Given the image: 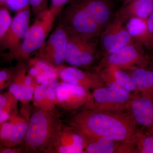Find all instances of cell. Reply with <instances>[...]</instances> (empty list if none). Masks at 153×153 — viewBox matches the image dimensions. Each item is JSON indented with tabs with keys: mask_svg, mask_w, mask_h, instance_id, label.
I'll list each match as a JSON object with an SVG mask.
<instances>
[{
	"mask_svg": "<svg viewBox=\"0 0 153 153\" xmlns=\"http://www.w3.org/2000/svg\"><path fill=\"white\" fill-rule=\"evenodd\" d=\"M70 126L83 137L110 138L120 142L134 141L137 125L124 111L85 109L74 115Z\"/></svg>",
	"mask_w": 153,
	"mask_h": 153,
	"instance_id": "cell-1",
	"label": "cell"
},
{
	"mask_svg": "<svg viewBox=\"0 0 153 153\" xmlns=\"http://www.w3.org/2000/svg\"><path fill=\"white\" fill-rule=\"evenodd\" d=\"M61 126L54 112L38 108L29 120L23 141L25 149L33 152L48 153Z\"/></svg>",
	"mask_w": 153,
	"mask_h": 153,
	"instance_id": "cell-2",
	"label": "cell"
},
{
	"mask_svg": "<svg viewBox=\"0 0 153 153\" xmlns=\"http://www.w3.org/2000/svg\"><path fill=\"white\" fill-rule=\"evenodd\" d=\"M56 16L50 9L39 14L18 49L3 55L5 61L27 60L33 52L41 49L53 27Z\"/></svg>",
	"mask_w": 153,
	"mask_h": 153,
	"instance_id": "cell-3",
	"label": "cell"
},
{
	"mask_svg": "<svg viewBox=\"0 0 153 153\" xmlns=\"http://www.w3.org/2000/svg\"><path fill=\"white\" fill-rule=\"evenodd\" d=\"M59 25L69 36L94 38L100 36L103 30L73 0L60 13Z\"/></svg>",
	"mask_w": 153,
	"mask_h": 153,
	"instance_id": "cell-4",
	"label": "cell"
},
{
	"mask_svg": "<svg viewBox=\"0 0 153 153\" xmlns=\"http://www.w3.org/2000/svg\"><path fill=\"white\" fill-rule=\"evenodd\" d=\"M134 94L118 88L101 86L91 93L85 109L125 111L128 110Z\"/></svg>",
	"mask_w": 153,
	"mask_h": 153,
	"instance_id": "cell-5",
	"label": "cell"
},
{
	"mask_svg": "<svg viewBox=\"0 0 153 153\" xmlns=\"http://www.w3.org/2000/svg\"><path fill=\"white\" fill-rule=\"evenodd\" d=\"M68 37L66 30L58 25L39 49V60L52 68L59 69L65 61Z\"/></svg>",
	"mask_w": 153,
	"mask_h": 153,
	"instance_id": "cell-6",
	"label": "cell"
},
{
	"mask_svg": "<svg viewBox=\"0 0 153 153\" xmlns=\"http://www.w3.org/2000/svg\"><path fill=\"white\" fill-rule=\"evenodd\" d=\"M93 39L68 36L65 62L75 67L92 64L97 52V45Z\"/></svg>",
	"mask_w": 153,
	"mask_h": 153,
	"instance_id": "cell-7",
	"label": "cell"
},
{
	"mask_svg": "<svg viewBox=\"0 0 153 153\" xmlns=\"http://www.w3.org/2000/svg\"><path fill=\"white\" fill-rule=\"evenodd\" d=\"M126 24L122 19L115 15L102 31L100 35V46L105 55L134 43Z\"/></svg>",
	"mask_w": 153,
	"mask_h": 153,
	"instance_id": "cell-8",
	"label": "cell"
},
{
	"mask_svg": "<svg viewBox=\"0 0 153 153\" xmlns=\"http://www.w3.org/2000/svg\"><path fill=\"white\" fill-rule=\"evenodd\" d=\"M149 60L142 49L133 43L105 55L103 64L127 70L135 66H147Z\"/></svg>",
	"mask_w": 153,
	"mask_h": 153,
	"instance_id": "cell-9",
	"label": "cell"
},
{
	"mask_svg": "<svg viewBox=\"0 0 153 153\" xmlns=\"http://www.w3.org/2000/svg\"><path fill=\"white\" fill-rule=\"evenodd\" d=\"M30 6L17 12L5 37L0 42V48L12 52L18 49L30 29Z\"/></svg>",
	"mask_w": 153,
	"mask_h": 153,
	"instance_id": "cell-10",
	"label": "cell"
},
{
	"mask_svg": "<svg viewBox=\"0 0 153 153\" xmlns=\"http://www.w3.org/2000/svg\"><path fill=\"white\" fill-rule=\"evenodd\" d=\"M90 94L84 88L62 82L56 88L57 105L66 110L76 109L86 104Z\"/></svg>",
	"mask_w": 153,
	"mask_h": 153,
	"instance_id": "cell-11",
	"label": "cell"
},
{
	"mask_svg": "<svg viewBox=\"0 0 153 153\" xmlns=\"http://www.w3.org/2000/svg\"><path fill=\"white\" fill-rule=\"evenodd\" d=\"M29 121L16 113L11 114L7 121L0 124V142L7 147H15L23 142Z\"/></svg>",
	"mask_w": 153,
	"mask_h": 153,
	"instance_id": "cell-12",
	"label": "cell"
},
{
	"mask_svg": "<svg viewBox=\"0 0 153 153\" xmlns=\"http://www.w3.org/2000/svg\"><path fill=\"white\" fill-rule=\"evenodd\" d=\"M48 153H85L83 137L71 127H63L62 126Z\"/></svg>",
	"mask_w": 153,
	"mask_h": 153,
	"instance_id": "cell-13",
	"label": "cell"
},
{
	"mask_svg": "<svg viewBox=\"0 0 153 153\" xmlns=\"http://www.w3.org/2000/svg\"><path fill=\"white\" fill-rule=\"evenodd\" d=\"M104 30L113 18L111 0H73Z\"/></svg>",
	"mask_w": 153,
	"mask_h": 153,
	"instance_id": "cell-14",
	"label": "cell"
},
{
	"mask_svg": "<svg viewBox=\"0 0 153 153\" xmlns=\"http://www.w3.org/2000/svg\"><path fill=\"white\" fill-rule=\"evenodd\" d=\"M59 76L63 82L81 86L88 90L105 86L100 74L82 71L77 67H61Z\"/></svg>",
	"mask_w": 153,
	"mask_h": 153,
	"instance_id": "cell-15",
	"label": "cell"
},
{
	"mask_svg": "<svg viewBox=\"0 0 153 153\" xmlns=\"http://www.w3.org/2000/svg\"><path fill=\"white\" fill-rule=\"evenodd\" d=\"M137 125L153 129V99L140 93L135 94L129 109Z\"/></svg>",
	"mask_w": 153,
	"mask_h": 153,
	"instance_id": "cell-16",
	"label": "cell"
},
{
	"mask_svg": "<svg viewBox=\"0 0 153 153\" xmlns=\"http://www.w3.org/2000/svg\"><path fill=\"white\" fill-rule=\"evenodd\" d=\"M59 83L58 79L55 78L36 85L33 98L35 106L47 111H52L55 109L56 88Z\"/></svg>",
	"mask_w": 153,
	"mask_h": 153,
	"instance_id": "cell-17",
	"label": "cell"
},
{
	"mask_svg": "<svg viewBox=\"0 0 153 153\" xmlns=\"http://www.w3.org/2000/svg\"><path fill=\"white\" fill-rule=\"evenodd\" d=\"M138 93L153 99V69L135 66L128 69Z\"/></svg>",
	"mask_w": 153,
	"mask_h": 153,
	"instance_id": "cell-18",
	"label": "cell"
},
{
	"mask_svg": "<svg viewBox=\"0 0 153 153\" xmlns=\"http://www.w3.org/2000/svg\"><path fill=\"white\" fill-rule=\"evenodd\" d=\"M153 11V0H133L123 6L116 14L126 23L130 19H147Z\"/></svg>",
	"mask_w": 153,
	"mask_h": 153,
	"instance_id": "cell-19",
	"label": "cell"
},
{
	"mask_svg": "<svg viewBox=\"0 0 153 153\" xmlns=\"http://www.w3.org/2000/svg\"><path fill=\"white\" fill-rule=\"evenodd\" d=\"M82 137L85 153H117L122 143L105 137Z\"/></svg>",
	"mask_w": 153,
	"mask_h": 153,
	"instance_id": "cell-20",
	"label": "cell"
},
{
	"mask_svg": "<svg viewBox=\"0 0 153 153\" xmlns=\"http://www.w3.org/2000/svg\"><path fill=\"white\" fill-rule=\"evenodd\" d=\"M105 67L104 71L108 74L111 81L119 87L133 94L138 93L128 72L117 66L112 65H108Z\"/></svg>",
	"mask_w": 153,
	"mask_h": 153,
	"instance_id": "cell-21",
	"label": "cell"
},
{
	"mask_svg": "<svg viewBox=\"0 0 153 153\" xmlns=\"http://www.w3.org/2000/svg\"><path fill=\"white\" fill-rule=\"evenodd\" d=\"M147 19L132 18L126 23L129 34L134 42L146 48L147 46Z\"/></svg>",
	"mask_w": 153,
	"mask_h": 153,
	"instance_id": "cell-22",
	"label": "cell"
},
{
	"mask_svg": "<svg viewBox=\"0 0 153 153\" xmlns=\"http://www.w3.org/2000/svg\"><path fill=\"white\" fill-rule=\"evenodd\" d=\"M136 153H153V129L142 128L135 138Z\"/></svg>",
	"mask_w": 153,
	"mask_h": 153,
	"instance_id": "cell-23",
	"label": "cell"
},
{
	"mask_svg": "<svg viewBox=\"0 0 153 153\" xmlns=\"http://www.w3.org/2000/svg\"><path fill=\"white\" fill-rule=\"evenodd\" d=\"M13 18L6 6H0V42L7 35Z\"/></svg>",
	"mask_w": 153,
	"mask_h": 153,
	"instance_id": "cell-24",
	"label": "cell"
},
{
	"mask_svg": "<svg viewBox=\"0 0 153 153\" xmlns=\"http://www.w3.org/2000/svg\"><path fill=\"white\" fill-rule=\"evenodd\" d=\"M30 0H8L6 7L11 10L18 12L30 6Z\"/></svg>",
	"mask_w": 153,
	"mask_h": 153,
	"instance_id": "cell-25",
	"label": "cell"
},
{
	"mask_svg": "<svg viewBox=\"0 0 153 153\" xmlns=\"http://www.w3.org/2000/svg\"><path fill=\"white\" fill-rule=\"evenodd\" d=\"M47 0H30V6L36 17L41 12L47 10Z\"/></svg>",
	"mask_w": 153,
	"mask_h": 153,
	"instance_id": "cell-26",
	"label": "cell"
},
{
	"mask_svg": "<svg viewBox=\"0 0 153 153\" xmlns=\"http://www.w3.org/2000/svg\"><path fill=\"white\" fill-rule=\"evenodd\" d=\"M70 0H51V7L50 10L57 16L60 13L63 8Z\"/></svg>",
	"mask_w": 153,
	"mask_h": 153,
	"instance_id": "cell-27",
	"label": "cell"
},
{
	"mask_svg": "<svg viewBox=\"0 0 153 153\" xmlns=\"http://www.w3.org/2000/svg\"><path fill=\"white\" fill-rule=\"evenodd\" d=\"M146 22L147 27V46L146 48L148 49L153 39V11L147 19Z\"/></svg>",
	"mask_w": 153,
	"mask_h": 153,
	"instance_id": "cell-28",
	"label": "cell"
},
{
	"mask_svg": "<svg viewBox=\"0 0 153 153\" xmlns=\"http://www.w3.org/2000/svg\"><path fill=\"white\" fill-rule=\"evenodd\" d=\"M23 150L21 149H16L14 147H7L2 146H0V153H21Z\"/></svg>",
	"mask_w": 153,
	"mask_h": 153,
	"instance_id": "cell-29",
	"label": "cell"
},
{
	"mask_svg": "<svg viewBox=\"0 0 153 153\" xmlns=\"http://www.w3.org/2000/svg\"><path fill=\"white\" fill-rule=\"evenodd\" d=\"M11 114L10 112L5 109H0V124L8 120Z\"/></svg>",
	"mask_w": 153,
	"mask_h": 153,
	"instance_id": "cell-30",
	"label": "cell"
},
{
	"mask_svg": "<svg viewBox=\"0 0 153 153\" xmlns=\"http://www.w3.org/2000/svg\"><path fill=\"white\" fill-rule=\"evenodd\" d=\"M12 79L10 80V81H8V82L0 83V92L3 89H4L5 88L7 87H8L10 84L11 82H12Z\"/></svg>",
	"mask_w": 153,
	"mask_h": 153,
	"instance_id": "cell-31",
	"label": "cell"
},
{
	"mask_svg": "<svg viewBox=\"0 0 153 153\" xmlns=\"http://www.w3.org/2000/svg\"><path fill=\"white\" fill-rule=\"evenodd\" d=\"M8 0H0V6H6Z\"/></svg>",
	"mask_w": 153,
	"mask_h": 153,
	"instance_id": "cell-32",
	"label": "cell"
},
{
	"mask_svg": "<svg viewBox=\"0 0 153 153\" xmlns=\"http://www.w3.org/2000/svg\"><path fill=\"white\" fill-rule=\"evenodd\" d=\"M148 49H149V50H151V51H152L153 55V39L152 40V41H151L150 44Z\"/></svg>",
	"mask_w": 153,
	"mask_h": 153,
	"instance_id": "cell-33",
	"label": "cell"
},
{
	"mask_svg": "<svg viewBox=\"0 0 153 153\" xmlns=\"http://www.w3.org/2000/svg\"><path fill=\"white\" fill-rule=\"evenodd\" d=\"M123 1V6L127 4H128L129 3L131 2L133 0H122Z\"/></svg>",
	"mask_w": 153,
	"mask_h": 153,
	"instance_id": "cell-34",
	"label": "cell"
},
{
	"mask_svg": "<svg viewBox=\"0 0 153 153\" xmlns=\"http://www.w3.org/2000/svg\"><path fill=\"white\" fill-rule=\"evenodd\" d=\"M150 62L151 64H152V68L153 69V55H152L151 58H150Z\"/></svg>",
	"mask_w": 153,
	"mask_h": 153,
	"instance_id": "cell-35",
	"label": "cell"
}]
</instances>
